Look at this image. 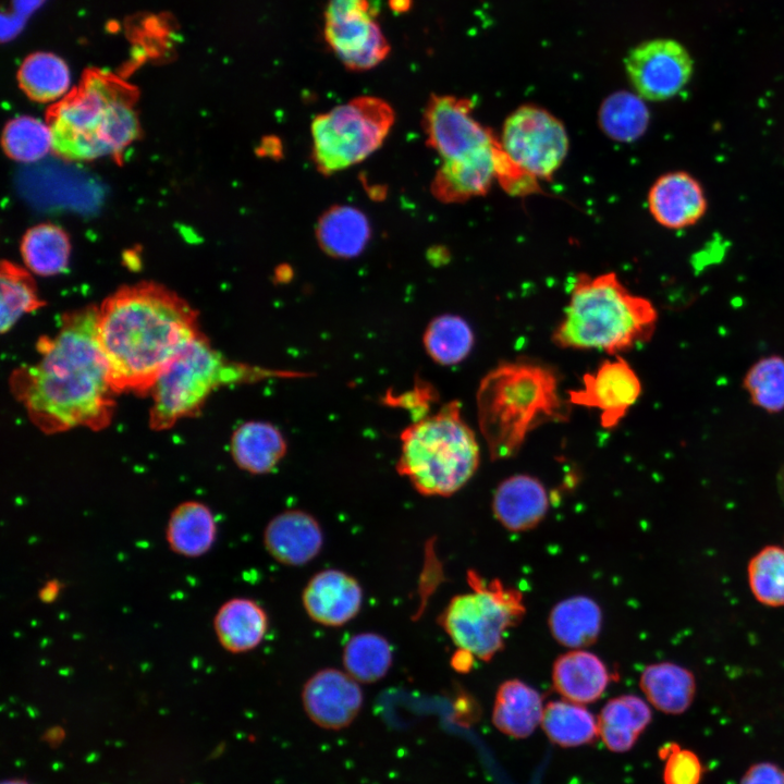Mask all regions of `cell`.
<instances>
[{"instance_id": "obj_1", "label": "cell", "mask_w": 784, "mask_h": 784, "mask_svg": "<svg viewBox=\"0 0 784 784\" xmlns=\"http://www.w3.org/2000/svg\"><path fill=\"white\" fill-rule=\"evenodd\" d=\"M98 307L65 314L58 332L37 343L39 358L16 368L10 390L45 433L109 426L114 394L98 339Z\"/></svg>"}, {"instance_id": "obj_2", "label": "cell", "mask_w": 784, "mask_h": 784, "mask_svg": "<svg viewBox=\"0 0 784 784\" xmlns=\"http://www.w3.org/2000/svg\"><path fill=\"white\" fill-rule=\"evenodd\" d=\"M97 328L115 393H149L166 366L203 333L186 301L150 282L107 297L98 307Z\"/></svg>"}, {"instance_id": "obj_3", "label": "cell", "mask_w": 784, "mask_h": 784, "mask_svg": "<svg viewBox=\"0 0 784 784\" xmlns=\"http://www.w3.org/2000/svg\"><path fill=\"white\" fill-rule=\"evenodd\" d=\"M558 372L528 358L503 362L480 381L476 394L479 430L492 461L516 455L537 427L569 418Z\"/></svg>"}, {"instance_id": "obj_4", "label": "cell", "mask_w": 784, "mask_h": 784, "mask_svg": "<svg viewBox=\"0 0 784 784\" xmlns=\"http://www.w3.org/2000/svg\"><path fill=\"white\" fill-rule=\"evenodd\" d=\"M137 91L103 71L86 72L77 88L47 113L52 150L63 159L120 157L139 135Z\"/></svg>"}, {"instance_id": "obj_5", "label": "cell", "mask_w": 784, "mask_h": 784, "mask_svg": "<svg viewBox=\"0 0 784 784\" xmlns=\"http://www.w3.org/2000/svg\"><path fill=\"white\" fill-rule=\"evenodd\" d=\"M657 320L654 305L632 293L614 272L578 273L551 339L561 348L599 350L616 356L648 341Z\"/></svg>"}, {"instance_id": "obj_6", "label": "cell", "mask_w": 784, "mask_h": 784, "mask_svg": "<svg viewBox=\"0 0 784 784\" xmlns=\"http://www.w3.org/2000/svg\"><path fill=\"white\" fill-rule=\"evenodd\" d=\"M397 471L422 495L449 497L475 475L480 450L474 430L451 401L416 419L401 434Z\"/></svg>"}, {"instance_id": "obj_7", "label": "cell", "mask_w": 784, "mask_h": 784, "mask_svg": "<svg viewBox=\"0 0 784 784\" xmlns=\"http://www.w3.org/2000/svg\"><path fill=\"white\" fill-rule=\"evenodd\" d=\"M297 376L231 362L200 333L166 366L151 387L149 427L167 430L180 419L197 415L208 396L222 385Z\"/></svg>"}, {"instance_id": "obj_8", "label": "cell", "mask_w": 784, "mask_h": 784, "mask_svg": "<svg viewBox=\"0 0 784 784\" xmlns=\"http://www.w3.org/2000/svg\"><path fill=\"white\" fill-rule=\"evenodd\" d=\"M467 581L473 591L454 596L438 624L458 649L490 661L503 649L507 629L518 625L526 613L523 595L497 578L486 581L473 569Z\"/></svg>"}, {"instance_id": "obj_9", "label": "cell", "mask_w": 784, "mask_h": 784, "mask_svg": "<svg viewBox=\"0 0 784 784\" xmlns=\"http://www.w3.org/2000/svg\"><path fill=\"white\" fill-rule=\"evenodd\" d=\"M395 121L392 106L375 96H358L316 115L311 122V159L323 175L365 160L379 149Z\"/></svg>"}, {"instance_id": "obj_10", "label": "cell", "mask_w": 784, "mask_h": 784, "mask_svg": "<svg viewBox=\"0 0 784 784\" xmlns=\"http://www.w3.org/2000/svg\"><path fill=\"white\" fill-rule=\"evenodd\" d=\"M499 139L506 155L539 181H550L568 151V135L562 121L531 103L522 105L507 115Z\"/></svg>"}, {"instance_id": "obj_11", "label": "cell", "mask_w": 784, "mask_h": 784, "mask_svg": "<svg viewBox=\"0 0 784 784\" xmlns=\"http://www.w3.org/2000/svg\"><path fill=\"white\" fill-rule=\"evenodd\" d=\"M474 101L454 95H431L421 125L426 144L443 160L460 159L493 146L499 137L474 117Z\"/></svg>"}, {"instance_id": "obj_12", "label": "cell", "mask_w": 784, "mask_h": 784, "mask_svg": "<svg viewBox=\"0 0 784 784\" xmlns=\"http://www.w3.org/2000/svg\"><path fill=\"white\" fill-rule=\"evenodd\" d=\"M625 70L635 93L644 100L673 98L689 83L694 62L678 41L656 38L633 48L625 59Z\"/></svg>"}, {"instance_id": "obj_13", "label": "cell", "mask_w": 784, "mask_h": 784, "mask_svg": "<svg viewBox=\"0 0 784 784\" xmlns=\"http://www.w3.org/2000/svg\"><path fill=\"white\" fill-rule=\"evenodd\" d=\"M323 39L339 61L355 72L378 66L391 51L375 7L323 15Z\"/></svg>"}, {"instance_id": "obj_14", "label": "cell", "mask_w": 784, "mask_h": 784, "mask_svg": "<svg viewBox=\"0 0 784 784\" xmlns=\"http://www.w3.org/2000/svg\"><path fill=\"white\" fill-rule=\"evenodd\" d=\"M641 393V382L630 365L620 355L585 373L580 388L568 392L572 405L600 411L603 428L612 429L626 416Z\"/></svg>"}, {"instance_id": "obj_15", "label": "cell", "mask_w": 784, "mask_h": 784, "mask_svg": "<svg viewBox=\"0 0 784 784\" xmlns=\"http://www.w3.org/2000/svg\"><path fill=\"white\" fill-rule=\"evenodd\" d=\"M302 702L315 724L326 730H341L360 712L364 695L359 683L346 672L327 667L306 681Z\"/></svg>"}, {"instance_id": "obj_16", "label": "cell", "mask_w": 784, "mask_h": 784, "mask_svg": "<svg viewBox=\"0 0 784 784\" xmlns=\"http://www.w3.org/2000/svg\"><path fill=\"white\" fill-rule=\"evenodd\" d=\"M302 603L311 621L326 627H340L360 611L363 588L351 574L327 568L314 574L302 592Z\"/></svg>"}, {"instance_id": "obj_17", "label": "cell", "mask_w": 784, "mask_h": 784, "mask_svg": "<svg viewBox=\"0 0 784 784\" xmlns=\"http://www.w3.org/2000/svg\"><path fill=\"white\" fill-rule=\"evenodd\" d=\"M653 220L670 230H683L706 215L708 199L701 183L689 172L677 170L660 175L647 195Z\"/></svg>"}, {"instance_id": "obj_18", "label": "cell", "mask_w": 784, "mask_h": 784, "mask_svg": "<svg viewBox=\"0 0 784 784\" xmlns=\"http://www.w3.org/2000/svg\"><path fill=\"white\" fill-rule=\"evenodd\" d=\"M266 551L278 563L302 566L313 561L323 547L319 522L302 510H286L273 516L262 534Z\"/></svg>"}, {"instance_id": "obj_19", "label": "cell", "mask_w": 784, "mask_h": 784, "mask_svg": "<svg viewBox=\"0 0 784 784\" xmlns=\"http://www.w3.org/2000/svg\"><path fill=\"white\" fill-rule=\"evenodd\" d=\"M497 143L467 157L443 160L431 182L434 198L444 204H457L486 195L495 180Z\"/></svg>"}, {"instance_id": "obj_20", "label": "cell", "mask_w": 784, "mask_h": 784, "mask_svg": "<svg viewBox=\"0 0 784 784\" xmlns=\"http://www.w3.org/2000/svg\"><path fill=\"white\" fill-rule=\"evenodd\" d=\"M548 510L546 487L530 475L519 474L504 479L492 498L494 517L512 532L534 529L543 520Z\"/></svg>"}, {"instance_id": "obj_21", "label": "cell", "mask_w": 784, "mask_h": 784, "mask_svg": "<svg viewBox=\"0 0 784 784\" xmlns=\"http://www.w3.org/2000/svg\"><path fill=\"white\" fill-rule=\"evenodd\" d=\"M611 682L604 662L595 653L573 649L554 661L552 684L565 700L584 705L598 700Z\"/></svg>"}, {"instance_id": "obj_22", "label": "cell", "mask_w": 784, "mask_h": 784, "mask_svg": "<svg viewBox=\"0 0 784 784\" xmlns=\"http://www.w3.org/2000/svg\"><path fill=\"white\" fill-rule=\"evenodd\" d=\"M269 627L265 609L255 600L232 598L220 605L213 617V629L220 646L231 653H243L258 647Z\"/></svg>"}, {"instance_id": "obj_23", "label": "cell", "mask_w": 784, "mask_h": 784, "mask_svg": "<svg viewBox=\"0 0 784 784\" xmlns=\"http://www.w3.org/2000/svg\"><path fill=\"white\" fill-rule=\"evenodd\" d=\"M315 234L324 254L338 259H351L366 248L371 228L362 210L347 205H335L318 219Z\"/></svg>"}, {"instance_id": "obj_24", "label": "cell", "mask_w": 784, "mask_h": 784, "mask_svg": "<svg viewBox=\"0 0 784 784\" xmlns=\"http://www.w3.org/2000/svg\"><path fill=\"white\" fill-rule=\"evenodd\" d=\"M543 708L538 690L519 679H507L497 690L492 722L503 734L525 738L541 722Z\"/></svg>"}, {"instance_id": "obj_25", "label": "cell", "mask_w": 784, "mask_h": 784, "mask_svg": "<svg viewBox=\"0 0 784 784\" xmlns=\"http://www.w3.org/2000/svg\"><path fill=\"white\" fill-rule=\"evenodd\" d=\"M548 625L556 642L571 649H583L597 641L602 611L593 599L573 596L551 609Z\"/></svg>"}, {"instance_id": "obj_26", "label": "cell", "mask_w": 784, "mask_h": 784, "mask_svg": "<svg viewBox=\"0 0 784 784\" xmlns=\"http://www.w3.org/2000/svg\"><path fill=\"white\" fill-rule=\"evenodd\" d=\"M217 524L211 510L198 501L179 504L171 513L166 540L176 554L197 558L208 552L216 541Z\"/></svg>"}, {"instance_id": "obj_27", "label": "cell", "mask_w": 784, "mask_h": 784, "mask_svg": "<svg viewBox=\"0 0 784 784\" xmlns=\"http://www.w3.org/2000/svg\"><path fill=\"white\" fill-rule=\"evenodd\" d=\"M647 700L666 714H681L694 701L696 679L686 667L673 662L647 665L639 679Z\"/></svg>"}, {"instance_id": "obj_28", "label": "cell", "mask_w": 784, "mask_h": 784, "mask_svg": "<svg viewBox=\"0 0 784 784\" xmlns=\"http://www.w3.org/2000/svg\"><path fill=\"white\" fill-rule=\"evenodd\" d=\"M286 452V442L273 425L247 421L231 438V453L236 465L252 474L271 471Z\"/></svg>"}, {"instance_id": "obj_29", "label": "cell", "mask_w": 784, "mask_h": 784, "mask_svg": "<svg viewBox=\"0 0 784 784\" xmlns=\"http://www.w3.org/2000/svg\"><path fill=\"white\" fill-rule=\"evenodd\" d=\"M647 702L634 695L610 699L598 716L599 736L607 748L614 752L629 750L651 721Z\"/></svg>"}, {"instance_id": "obj_30", "label": "cell", "mask_w": 784, "mask_h": 784, "mask_svg": "<svg viewBox=\"0 0 784 784\" xmlns=\"http://www.w3.org/2000/svg\"><path fill=\"white\" fill-rule=\"evenodd\" d=\"M540 724L547 737L561 747L590 744L599 735L598 720L592 713L565 699L547 703Z\"/></svg>"}, {"instance_id": "obj_31", "label": "cell", "mask_w": 784, "mask_h": 784, "mask_svg": "<svg viewBox=\"0 0 784 784\" xmlns=\"http://www.w3.org/2000/svg\"><path fill=\"white\" fill-rule=\"evenodd\" d=\"M392 661L391 644L382 635L371 632L352 636L342 652L345 672L363 684L383 678L390 671Z\"/></svg>"}, {"instance_id": "obj_32", "label": "cell", "mask_w": 784, "mask_h": 784, "mask_svg": "<svg viewBox=\"0 0 784 784\" xmlns=\"http://www.w3.org/2000/svg\"><path fill=\"white\" fill-rule=\"evenodd\" d=\"M17 78L24 93L39 102L62 99L71 83L66 63L50 52L29 54L21 64Z\"/></svg>"}, {"instance_id": "obj_33", "label": "cell", "mask_w": 784, "mask_h": 784, "mask_svg": "<svg viewBox=\"0 0 784 784\" xmlns=\"http://www.w3.org/2000/svg\"><path fill=\"white\" fill-rule=\"evenodd\" d=\"M598 122L611 139L629 143L638 139L649 124V110L636 93L625 90L608 96L601 103Z\"/></svg>"}, {"instance_id": "obj_34", "label": "cell", "mask_w": 784, "mask_h": 784, "mask_svg": "<svg viewBox=\"0 0 784 784\" xmlns=\"http://www.w3.org/2000/svg\"><path fill=\"white\" fill-rule=\"evenodd\" d=\"M427 354L442 366H453L463 362L474 346V332L470 326L457 315H440L433 318L424 333Z\"/></svg>"}, {"instance_id": "obj_35", "label": "cell", "mask_w": 784, "mask_h": 784, "mask_svg": "<svg viewBox=\"0 0 784 784\" xmlns=\"http://www.w3.org/2000/svg\"><path fill=\"white\" fill-rule=\"evenodd\" d=\"M21 250L28 269L39 275H53L66 268L70 243L59 226L40 224L27 231Z\"/></svg>"}, {"instance_id": "obj_36", "label": "cell", "mask_w": 784, "mask_h": 784, "mask_svg": "<svg viewBox=\"0 0 784 784\" xmlns=\"http://www.w3.org/2000/svg\"><path fill=\"white\" fill-rule=\"evenodd\" d=\"M1 318L0 330L8 332L25 314L42 306L30 274L12 262L1 265Z\"/></svg>"}, {"instance_id": "obj_37", "label": "cell", "mask_w": 784, "mask_h": 784, "mask_svg": "<svg viewBox=\"0 0 784 784\" xmlns=\"http://www.w3.org/2000/svg\"><path fill=\"white\" fill-rule=\"evenodd\" d=\"M747 576L758 602L772 608L784 607V548H762L750 559Z\"/></svg>"}, {"instance_id": "obj_38", "label": "cell", "mask_w": 784, "mask_h": 784, "mask_svg": "<svg viewBox=\"0 0 784 784\" xmlns=\"http://www.w3.org/2000/svg\"><path fill=\"white\" fill-rule=\"evenodd\" d=\"M2 144L12 159L35 162L52 149V134L47 123L30 117H20L5 126Z\"/></svg>"}, {"instance_id": "obj_39", "label": "cell", "mask_w": 784, "mask_h": 784, "mask_svg": "<svg viewBox=\"0 0 784 784\" xmlns=\"http://www.w3.org/2000/svg\"><path fill=\"white\" fill-rule=\"evenodd\" d=\"M750 401L759 408L777 413L784 409V358L768 356L759 359L744 378Z\"/></svg>"}, {"instance_id": "obj_40", "label": "cell", "mask_w": 784, "mask_h": 784, "mask_svg": "<svg viewBox=\"0 0 784 784\" xmlns=\"http://www.w3.org/2000/svg\"><path fill=\"white\" fill-rule=\"evenodd\" d=\"M660 758L664 784H699L703 768L695 752L670 743L660 749Z\"/></svg>"}, {"instance_id": "obj_41", "label": "cell", "mask_w": 784, "mask_h": 784, "mask_svg": "<svg viewBox=\"0 0 784 784\" xmlns=\"http://www.w3.org/2000/svg\"><path fill=\"white\" fill-rule=\"evenodd\" d=\"M740 784H784V770L771 762L756 763L746 771Z\"/></svg>"}, {"instance_id": "obj_42", "label": "cell", "mask_w": 784, "mask_h": 784, "mask_svg": "<svg viewBox=\"0 0 784 784\" xmlns=\"http://www.w3.org/2000/svg\"><path fill=\"white\" fill-rule=\"evenodd\" d=\"M1 22V35L2 40L4 41L7 39H11L20 33L25 23V19L13 12L8 15H2Z\"/></svg>"}, {"instance_id": "obj_43", "label": "cell", "mask_w": 784, "mask_h": 784, "mask_svg": "<svg viewBox=\"0 0 784 784\" xmlns=\"http://www.w3.org/2000/svg\"><path fill=\"white\" fill-rule=\"evenodd\" d=\"M44 2L45 0H13V12L26 19Z\"/></svg>"}, {"instance_id": "obj_44", "label": "cell", "mask_w": 784, "mask_h": 784, "mask_svg": "<svg viewBox=\"0 0 784 784\" xmlns=\"http://www.w3.org/2000/svg\"><path fill=\"white\" fill-rule=\"evenodd\" d=\"M473 658L474 656L470 652L458 649L452 657V666L458 672H467L471 669Z\"/></svg>"}, {"instance_id": "obj_45", "label": "cell", "mask_w": 784, "mask_h": 784, "mask_svg": "<svg viewBox=\"0 0 784 784\" xmlns=\"http://www.w3.org/2000/svg\"><path fill=\"white\" fill-rule=\"evenodd\" d=\"M59 592V585L57 583H48L40 590V599L42 601H51L56 598Z\"/></svg>"}, {"instance_id": "obj_46", "label": "cell", "mask_w": 784, "mask_h": 784, "mask_svg": "<svg viewBox=\"0 0 784 784\" xmlns=\"http://www.w3.org/2000/svg\"><path fill=\"white\" fill-rule=\"evenodd\" d=\"M412 0H389L391 10L396 12H405L411 8Z\"/></svg>"}, {"instance_id": "obj_47", "label": "cell", "mask_w": 784, "mask_h": 784, "mask_svg": "<svg viewBox=\"0 0 784 784\" xmlns=\"http://www.w3.org/2000/svg\"><path fill=\"white\" fill-rule=\"evenodd\" d=\"M776 483H777V490L780 492V495L784 501V464L777 474Z\"/></svg>"}, {"instance_id": "obj_48", "label": "cell", "mask_w": 784, "mask_h": 784, "mask_svg": "<svg viewBox=\"0 0 784 784\" xmlns=\"http://www.w3.org/2000/svg\"><path fill=\"white\" fill-rule=\"evenodd\" d=\"M5 784H28V783L22 782V781H10V782H8V783H5Z\"/></svg>"}]
</instances>
